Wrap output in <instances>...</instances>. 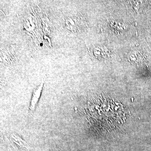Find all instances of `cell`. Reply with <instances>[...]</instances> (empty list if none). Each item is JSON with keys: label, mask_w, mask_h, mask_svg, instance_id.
I'll list each match as a JSON object with an SVG mask.
<instances>
[{"label": "cell", "mask_w": 151, "mask_h": 151, "mask_svg": "<svg viewBox=\"0 0 151 151\" xmlns=\"http://www.w3.org/2000/svg\"><path fill=\"white\" fill-rule=\"evenodd\" d=\"M65 26L66 28L73 32H78L84 27L83 18L79 15H70L65 18Z\"/></svg>", "instance_id": "cell-1"}, {"label": "cell", "mask_w": 151, "mask_h": 151, "mask_svg": "<svg viewBox=\"0 0 151 151\" xmlns=\"http://www.w3.org/2000/svg\"><path fill=\"white\" fill-rule=\"evenodd\" d=\"M44 84V81H42L34 90L29 108V111L32 112L34 111L36 108L43 89Z\"/></svg>", "instance_id": "cell-2"}, {"label": "cell", "mask_w": 151, "mask_h": 151, "mask_svg": "<svg viewBox=\"0 0 151 151\" xmlns=\"http://www.w3.org/2000/svg\"><path fill=\"white\" fill-rule=\"evenodd\" d=\"M92 54L95 58L99 60H103L109 58L110 52L106 47L98 45L93 47Z\"/></svg>", "instance_id": "cell-3"}, {"label": "cell", "mask_w": 151, "mask_h": 151, "mask_svg": "<svg viewBox=\"0 0 151 151\" xmlns=\"http://www.w3.org/2000/svg\"><path fill=\"white\" fill-rule=\"evenodd\" d=\"M9 139L11 142L13 144L20 149H27L29 150L30 147L26 141L24 140L18 135L15 133H11L9 136Z\"/></svg>", "instance_id": "cell-4"}, {"label": "cell", "mask_w": 151, "mask_h": 151, "mask_svg": "<svg viewBox=\"0 0 151 151\" xmlns=\"http://www.w3.org/2000/svg\"><path fill=\"white\" fill-rule=\"evenodd\" d=\"M143 55L139 52L133 51L129 53L128 58L129 61L132 64H138L140 63L144 60Z\"/></svg>", "instance_id": "cell-5"}]
</instances>
